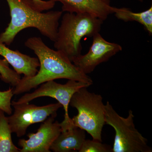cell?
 Returning <instances> with one entry per match:
<instances>
[{
	"label": "cell",
	"instance_id": "6da1fadb",
	"mask_svg": "<svg viewBox=\"0 0 152 152\" xmlns=\"http://www.w3.org/2000/svg\"><path fill=\"white\" fill-rule=\"evenodd\" d=\"M25 45L37 55L40 69L30 77H23L13 89L14 95L28 92L32 89L51 80L66 79L93 84L91 78L82 72L73 63L58 50L51 49L39 37H32L25 42Z\"/></svg>",
	"mask_w": 152,
	"mask_h": 152
},
{
	"label": "cell",
	"instance_id": "7a4b0ae2",
	"mask_svg": "<svg viewBox=\"0 0 152 152\" xmlns=\"http://www.w3.org/2000/svg\"><path fill=\"white\" fill-rule=\"evenodd\" d=\"M6 1L10 8L11 21L0 34V43L10 45L19 32L29 28H37L42 35L56 41L62 11L42 13L33 0Z\"/></svg>",
	"mask_w": 152,
	"mask_h": 152
},
{
	"label": "cell",
	"instance_id": "3957f363",
	"mask_svg": "<svg viewBox=\"0 0 152 152\" xmlns=\"http://www.w3.org/2000/svg\"><path fill=\"white\" fill-rule=\"evenodd\" d=\"M103 22L87 13H66L63 15L58 28L54 48L72 62L81 55L82 38L93 37L99 33Z\"/></svg>",
	"mask_w": 152,
	"mask_h": 152
},
{
	"label": "cell",
	"instance_id": "277c9868",
	"mask_svg": "<svg viewBox=\"0 0 152 152\" xmlns=\"http://www.w3.org/2000/svg\"><path fill=\"white\" fill-rule=\"evenodd\" d=\"M86 87L81 88L73 95L70 105L75 108L78 114L72 118L75 126L87 132L93 140L102 142L105 122L104 105L101 95L90 92Z\"/></svg>",
	"mask_w": 152,
	"mask_h": 152
},
{
	"label": "cell",
	"instance_id": "5b68a950",
	"mask_svg": "<svg viewBox=\"0 0 152 152\" xmlns=\"http://www.w3.org/2000/svg\"><path fill=\"white\" fill-rule=\"evenodd\" d=\"M105 124L111 126L115 132L112 152H152L147 139L142 135L134 124V116L129 110L127 118L121 117L109 102L104 105Z\"/></svg>",
	"mask_w": 152,
	"mask_h": 152
},
{
	"label": "cell",
	"instance_id": "8992f818",
	"mask_svg": "<svg viewBox=\"0 0 152 152\" xmlns=\"http://www.w3.org/2000/svg\"><path fill=\"white\" fill-rule=\"evenodd\" d=\"M90 86L86 83L74 80H69L65 84L58 83L54 80L49 81L42 84L40 86L32 93L26 94L18 101H12V102L15 104L29 103L37 98L42 97H50L56 99L62 105L64 110V119L60 124L61 131L66 130L74 126L69 114L71 98L81 88H88Z\"/></svg>",
	"mask_w": 152,
	"mask_h": 152
},
{
	"label": "cell",
	"instance_id": "52a82bcc",
	"mask_svg": "<svg viewBox=\"0 0 152 152\" xmlns=\"http://www.w3.org/2000/svg\"><path fill=\"white\" fill-rule=\"evenodd\" d=\"M12 106L14 107V113L7 117V118L12 133H15L18 137L24 136L31 125L43 122L63 107L59 102L42 106L29 103L12 102Z\"/></svg>",
	"mask_w": 152,
	"mask_h": 152
},
{
	"label": "cell",
	"instance_id": "ba28073f",
	"mask_svg": "<svg viewBox=\"0 0 152 152\" xmlns=\"http://www.w3.org/2000/svg\"><path fill=\"white\" fill-rule=\"evenodd\" d=\"M93 38L92 44L88 53L80 55L72 61L74 65L86 75L91 73L100 64L108 61L122 50L120 45L106 41L99 33Z\"/></svg>",
	"mask_w": 152,
	"mask_h": 152
},
{
	"label": "cell",
	"instance_id": "9c48e42d",
	"mask_svg": "<svg viewBox=\"0 0 152 152\" xmlns=\"http://www.w3.org/2000/svg\"><path fill=\"white\" fill-rule=\"evenodd\" d=\"M57 113L52 114L41 124L35 133L28 134V140L20 139V152H50V148L61 132L60 123L55 121Z\"/></svg>",
	"mask_w": 152,
	"mask_h": 152
},
{
	"label": "cell",
	"instance_id": "30bf717a",
	"mask_svg": "<svg viewBox=\"0 0 152 152\" xmlns=\"http://www.w3.org/2000/svg\"><path fill=\"white\" fill-rule=\"evenodd\" d=\"M62 4L63 12L94 15L103 21L109 15L113 14L111 0H51Z\"/></svg>",
	"mask_w": 152,
	"mask_h": 152
},
{
	"label": "cell",
	"instance_id": "8fae6325",
	"mask_svg": "<svg viewBox=\"0 0 152 152\" xmlns=\"http://www.w3.org/2000/svg\"><path fill=\"white\" fill-rule=\"evenodd\" d=\"M0 56L4 57L17 73L23 74L26 77L35 75L40 64L38 58L22 53L18 50H12L0 43Z\"/></svg>",
	"mask_w": 152,
	"mask_h": 152
},
{
	"label": "cell",
	"instance_id": "7c38bea8",
	"mask_svg": "<svg viewBox=\"0 0 152 152\" xmlns=\"http://www.w3.org/2000/svg\"><path fill=\"white\" fill-rule=\"evenodd\" d=\"M85 140V131L73 126L61 131L50 150L54 152H79Z\"/></svg>",
	"mask_w": 152,
	"mask_h": 152
},
{
	"label": "cell",
	"instance_id": "4fadbf2b",
	"mask_svg": "<svg viewBox=\"0 0 152 152\" xmlns=\"http://www.w3.org/2000/svg\"><path fill=\"white\" fill-rule=\"evenodd\" d=\"M113 12L117 18L125 22L136 21L144 26L150 35L152 34V7L148 10L135 13L126 8L113 7Z\"/></svg>",
	"mask_w": 152,
	"mask_h": 152
},
{
	"label": "cell",
	"instance_id": "5bb4252c",
	"mask_svg": "<svg viewBox=\"0 0 152 152\" xmlns=\"http://www.w3.org/2000/svg\"><path fill=\"white\" fill-rule=\"evenodd\" d=\"M7 117L0 110V152H19L20 149L13 142Z\"/></svg>",
	"mask_w": 152,
	"mask_h": 152
},
{
	"label": "cell",
	"instance_id": "9a60e30c",
	"mask_svg": "<svg viewBox=\"0 0 152 152\" xmlns=\"http://www.w3.org/2000/svg\"><path fill=\"white\" fill-rule=\"evenodd\" d=\"M110 146L96 140H85L79 152H111Z\"/></svg>",
	"mask_w": 152,
	"mask_h": 152
},
{
	"label": "cell",
	"instance_id": "2e32d148",
	"mask_svg": "<svg viewBox=\"0 0 152 152\" xmlns=\"http://www.w3.org/2000/svg\"><path fill=\"white\" fill-rule=\"evenodd\" d=\"M14 95L13 89L12 88H10L7 91H0V110L9 115L12 113V99Z\"/></svg>",
	"mask_w": 152,
	"mask_h": 152
},
{
	"label": "cell",
	"instance_id": "e0dca14e",
	"mask_svg": "<svg viewBox=\"0 0 152 152\" xmlns=\"http://www.w3.org/2000/svg\"><path fill=\"white\" fill-rule=\"evenodd\" d=\"M33 1L38 8L42 12L44 11L51 10L54 7L56 4V2L51 0L47 1H43V0H33Z\"/></svg>",
	"mask_w": 152,
	"mask_h": 152
},
{
	"label": "cell",
	"instance_id": "ac0fdd59",
	"mask_svg": "<svg viewBox=\"0 0 152 152\" xmlns=\"http://www.w3.org/2000/svg\"><path fill=\"white\" fill-rule=\"evenodd\" d=\"M7 67V61L4 59H0V74L3 73L5 71Z\"/></svg>",
	"mask_w": 152,
	"mask_h": 152
},
{
	"label": "cell",
	"instance_id": "d6986e66",
	"mask_svg": "<svg viewBox=\"0 0 152 152\" xmlns=\"http://www.w3.org/2000/svg\"><path fill=\"white\" fill-rule=\"evenodd\" d=\"M137 1H139L141 2H142L144 0H137Z\"/></svg>",
	"mask_w": 152,
	"mask_h": 152
}]
</instances>
